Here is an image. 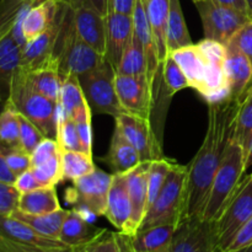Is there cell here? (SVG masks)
<instances>
[{"mask_svg":"<svg viewBox=\"0 0 252 252\" xmlns=\"http://www.w3.org/2000/svg\"><path fill=\"white\" fill-rule=\"evenodd\" d=\"M240 101L223 97L208 102V128L203 143L187 165V186L184 220L201 218L212 182L233 140Z\"/></svg>","mask_w":252,"mask_h":252,"instance_id":"obj_1","label":"cell"},{"mask_svg":"<svg viewBox=\"0 0 252 252\" xmlns=\"http://www.w3.org/2000/svg\"><path fill=\"white\" fill-rule=\"evenodd\" d=\"M170 54L184 70L189 88L201 94L207 102L228 97L224 44L204 38Z\"/></svg>","mask_w":252,"mask_h":252,"instance_id":"obj_2","label":"cell"},{"mask_svg":"<svg viewBox=\"0 0 252 252\" xmlns=\"http://www.w3.org/2000/svg\"><path fill=\"white\" fill-rule=\"evenodd\" d=\"M58 6L59 32L52 57V66L57 69L63 80L69 75L79 78L100 65L106 58L76 33L73 24V10L59 2Z\"/></svg>","mask_w":252,"mask_h":252,"instance_id":"obj_3","label":"cell"},{"mask_svg":"<svg viewBox=\"0 0 252 252\" xmlns=\"http://www.w3.org/2000/svg\"><path fill=\"white\" fill-rule=\"evenodd\" d=\"M244 174L245 153L243 148L233 139L212 182L208 199L202 212V219L216 223L220 218L225 207L239 189Z\"/></svg>","mask_w":252,"mask_h":252,"instance_id":"obj_4","label":"cell"},{"mask_svg":"<svg viewBox=\"0 0 252 252\" xmlns=\"http://www.w3.org/2000/svg\"><path fill=\"white\" fill-rule=\"evenodd\" d=\"M7 101L17 112L29 118L44 137L56 139L58 105L33 90L20 68L12 78Z\"/></svg>","mask_w":252,"mask_h":252,"instance_id":"obj_5","label":"cell"},{"mask_svg":"<svg viewBox=\"0 0 252 252\" xmlns=\"http://www.w3.org/2000/svg\"><path fill=\"white\" fill-rule=\"evenodd\" d=\"M187 186V165L175 164L159 196L149 206L139 230L171 225L175 229L184 220Z\"/></svg>","mask_w":252,"mask_h":252,"instance_id":"obj_6","label":"cell"},{"mask_svg":"<svg viewBox=\"0 0 252 252\" xmlns=\"http://www.w3.org/2000/svg\"><path fill=\"white\" fill-rule=\"evenodd\" d=\"M115 78L116 69L107 59L95 69L79 76L81 89L93 113L116 118L125 112L118 100Z\"/></svg>","mask_w":252,"mask_h":252,"instance_id":"obj_7","label":"cell"},{"mask_svg":"<svg viewBox=\"0 0 252 252\" xmlns=\"http://www.w3.org/2000/svg\"><path fill=\"white\" fill-rule=\"evenodd\" d=\"M112 175L95 169L91 174L74 180L73 186L65 193V201L74 209L93 217H105L107 208V194Z\"/></svg>","mask_w":252,"mask_h":252,"instance_id":"obj_8","label":"cell"},{"mask_svg":"<svg viewBox=\"0 0 252 252\" xmlns=\"http://www.w3.org/2000/svg\"><path fill=\"white\" fill-rule=\"evenodd\" d=\"M201 16L204 38L219 43H229L234 34L251 21V17L245 12L230 7L221 6L213 0H201L194 2Z\"/></svg>","mask_w":252,"mask_h":252,"instance_id":"obj_9","label":"cell"},{"mask_svg":"<svg viewBox=\"0 0 252 252\" xmlns=\"http://www.w3.org/2000/svg\"><path fill=\"white\" fill-rule=\"evenodd\" d=\"M252 217V177L241 181L239 189L216 221L218 249L226 252L241 226Z\"/></svg>","mask_w":252,"mask_h":252,"instance_id":"obj_10","label":"cell"},{"mask_svg":"<svg viewBox=\"0 0 252 252\" xmlns=\"http://www.w3.org/2000/svg\"><path fill=\"white\" fill-rule=\"evenodd\" d=\"M171 252H220L216 223L198 217L182 220L174 231Z\"/></svg>","mask_w":252,"mask_h":252,"instance_id":"obj_11","label":"cell"},{"mask_svg":"<svg viewBox=\"0 0 252 252\" xmlns=\"http://www.w3.org/2000/svg\"><path fill=\"white\" fill-rule=\"evenodd\" d=\"M115 120L116 128L137 149L142 162L164 158L161 154V143L158 140L150 120L127 112L121 113Z\"/></svg>","mask_w":252,"mask_h":252,"instance_id":"obj_12","label":"cell"},{"mask_svg":"<svg viewBox=\"0 0 252 252\" xmlns=\"http://www.w3.org/2000/svg\"><path fill=\"white\" fill-rule=\"evenodd\" d=\"M115 86L125 112L150 120L154 108V95L147 76L116 74Z\"/></svg>","mask_w":252,"mask_h":252,"instance_id":"obj_13","label":"cell"},{"mask_svg":"<svg viewBox=\"0 0 252 252\" xmlns=\"http://www.w3.org/2000/svg\"><path fill=\"white\" fill-rule=\"evenodd\" d=\"M57 12V0H44L38 4H34L32 0H26V5L14 27V34L19 43L24 46L27 41L46 32L56 21Z\"/></svg>","mask_w":252,"mask_h":252,"instance_id":"obj_14","label":"cell"},{"mask_svg":"<svg viewBox=\"0 0 252 252\" xmlns=\"http://www.w3.org/2000/svg\"><path fill=\"white\" fill-rule=\"evenodd\" d=\"M58 32L59 6L53 25L46 32L31 41H27L21 47V58H20L19 68L24 71H33L37 69L46 68V66H52V57H53Z\"/></svg>","mask_w":252,"mask_h":252,"instance_id":"obj_15","label":"cell"},{"mask_svg":"<svg viewBox=\"0 0 252 252\" xmlns=\"http://www.w3.org/2000/svg\"><path fill=\"white\" fill-rule=\"evenodd\" d=\"M134 27L130 15L120 14L108 10L106 15V54L105 58L118 68L126 48L132 39Z\"/></svg>","mask_w":252,"mask_h":252,"instance_id":"obj_16","label":"cell"},{"mask_svg":"<svg viewBox=\"0 0 252 252\" xmlns=\"http://www.w3.org/2000/svg\"><path fill=\"white\" fill-rule=\"evenodd\" d=\"M150 161L140 162L134 169L126 172L128 193L132 204L129 230L127 235L134 236L139 231L142 221L148 209V174Z\"/></svg>","mask_w":252,"mask_h":252,"instance_id":"obj_17","label":"cell"},{"mask_svg":"<svg viewBox=\"0 0 252 252\" xmlns=\"http://www.w3.org/2000/svg\"><path fill=\"white\" fill-rule=\"evenodd\" d=\"M105 217L120 233L128 234L132 217V204L125 174L112 175Z\"/></svg>","mask_w":252,"mask_h":252,"instance_id":"obj_18","label":"cell"},{"mask_svg":"<svg viewBox=\"0 0 252 252\" xmlns=\"http://www.w3.org/2000/svg\"><path fill=\"white\" fill-rule=\"evenodd\" d=\"M225 48L228 97L241 101L248 89L252 85V64L248 57L233 44L228 43Z\"/></svg>","mask_w":252,"mask_h":252,"instance_id":"obj_19","label":"cell"},{"mask_svg":"<svg viewBox=\"0 0 252 252\" xmlns=\"http://www.w3.org/2000/svg\"><path fill=\"white\" fill-rule=\"evenodd\" d=\"M73 24L79 37L105 57L106 16L90 7H81L73 10Z\"/></svg>","mask_w":252,"mask_h":252,"instance_id":"obj_20","label":"cell"},{"mask_svg":"<svg viewBox=\"0 0 252 252\" xmlns=\"http://www.w3.org/2000/svg\"><path fill=\"white\" fill-rule=\"evenodd\" d=\"M107 229L97 228L89 219L76 209L68 211L63 226H62L59 240L68 248H78L86 245L100 238Z\"/></svg>","mask_w":252,"mask_h":252,"instance_id":"obj_21","label":"cell"},{"mask_svg":"<svg viewBox=\"0 0 252 252\" xmlns=\"http://www.w3.org/2000/svg\"><path fill=\"white\" fill-rule=\"evenodd\" d=\"M0 233L19 243L43 249H66L68 246L58 239L41 235L26 223L12 216H0Z\"/></svg>","mask_w":252,"mask_h":252,"instance_id":"obj_22","label":"cell"},{"mask_svg":"<svg viewBox=\"0 0 252 252\" xmlns=\"http://www.w3.org/2000/svg\"><path fill=\"white\" fill-rule=\"evenodd\" d=\"M174 231L171 225L139 230L128 239V252H171Z\"/></svg>","mask_w":252,"mask_h":252,"instance_id":"obj_23","label":"cell"},{"mask_svg":"<svg viewBox=\"0 0 252 252\" xmlns=\"http://www.w3.org/2000/svg\"><path fill=\"white\" fill-rule=\"evenodd\" d=\"M107 161L113 174H126L142 162L137 149L123 137L122 133L116 127L111 139Z\"/></svg>","mask_w":252,"mask_h":252,"instance_id":"obj_24","label":"cell"},{"mask_svg":"<svg viewBox=\"0 0 252 252\" xmlns=\"http://www.w3.org/2000/svg\"><path fill=\"white\" fill-rule=\"evenodd\" d=\"M21 47L14 30L0 39V91L7 97L14 74L20 65Z\"/></svg>","mask_w":252,"mask_h":252,"instance_id":"obj_25","label":"cell"},{"mask_svg":"<svg viewBox=\"0 0 252 252\" xmlns=\"http://www.w3.org/2000/svg\"><path fill=\"white\" fill-rule=\"evenodd\" d=\"M90 110L78 76L69 75L63 80L58 102V116L75 121L79 116Z\"/></svg>","mask_w":252,"mask_h":252,"instance_id":"obj_26","label":"cell"},{"mask_svg":"<svg viewBox=\"0 0 252 252\" xmlns=\"http://www.w3.org/2000/svg\"><path fill=\"white\" fill-rule=\"evenodd\" d=\"M61 209L56 187H39L20 194L17 211L32 216H42Z\"/></svg>","mask_w":252,"mask_h":252,"instance_id":"obj_27","label":"cell"},{"mask_svg":"<svg viewBox=\"0 0 252 252\" xmlns=\"http://www.w3.org/2000/svg\"><path fill=\"white\" fill-rule=\"evenodd\" d=\"M149 17L150 26L157 42L158 53L160 63L165 61L167 56L166 49V24L169 17L170 0H143Z\"/></svg>","mask_w":252,"mask_h":252,"instance_id":"obj_28","label":"cell"},{"mask_svg":"<svg viewBox=\"0 0 252 252\" xmlns=\"http://www.w3.org/2000/svg\"><path fill=\"white\" fill-rule=\"evenodd\" d=\"M191 36L185 21L180 0H170L169 17L166 24L167 54L192 44Z\"/></svg>","mask_w":252,"mask_h":252,"instance_id":"obj_29","label":"cell"},{"mask_svg":"<svg viewBox=\"0 0 252 252\" xmlns=\"http://www.w3.org/2000/svg\"><path fill=\"white\" fill-rule=\"evenodd\" d=\"M25 74H26L27 81L33 90L58 105L63 79L59 75L57 69L46 66V68L37 69L33 71H25Z\"/></svg>","mask_w":252,"mask_h":252,"instance_id":"obj_30","label":"cell"},{"mask_svg":"<svg viewBox=\"0 0 252 252\" xmlns=\"http://www.w3.org/2000/svg\"><path fill=\"white\" fill-rule=\"evenodd\" d=\"M66 214H68V211L62 208L52 213L42 214V216H32V214L22 213L16 209L11 216L26 223L41 235L59 240V234H61Z\"/></svg>","mask_w":252,"mask_h":252,"instance_id":"obj_31","label":"cell"},{"mask_svg":"<svg viewBox=\"0 0 252 252\" xmlns=\"http://www.w3.org/2000/svg\"><path fill=\"white\" fill-rule=\"evenodd\" d=\"M233 139L243 148L246 158L252 144V85L239 105Z\"/></svg>","mask_w":252,"mask_h":252,"instance_id":"obj_32","label":"cell"},{"mask_svg":"<svg viewBox=\"0 0 252 252\" xmlns=\"http://www.w3.org/2000/svg\"><path fill=\"white\" fill-rule=\"evenodd\" d=\"M116 74L133 76H147V59L139 38L133 32L132 39L123 53Z\"/></svg>","mask_w":252,"mask_h":252,"instance_id":"obj_33","label":"cell"},{"mask_svg":"<svg viewBox=\"0 0 252 252\" xmlns=\"http://www.w3.org/2000/svg\"><path fill=\"white\" fill-rule=\"evenodd\" d=\"M62 167H63V180H70V181L86 176L96 169L93 161V155L81 150L62 152Z\"/></svg>","mask_w":252,"mask_h":252,"instance_id":"obj_34","label":"cell"},{"mask_svg":"<svg viewBox=\"0 0 252 252\" xmlns=\"http://www.w3.org/2000/svg\"><path fill=\"white\" fill-rule=\"evenodd\" d=\"M128 239L127 234L106 230L96 240L71 249L73 252H128Z\"/></svg>","mask_w":252,"mask_h":252,"instance_id":"obj_35","label":"cell"},{"mask_svg":"<svg viewBox=\"0 0 252 252\" xmlns=\"http://www.w3.org/2000/svg\"><path fill=\"white\" fill-rule=\"evenodd\" d=\"M161 79L164 83L165 94L169 98H171L179 91L189 88L184 70L170 53L161 64Z\"/></svg>","mask_w":252,"mask_h":252,"instance_id":"obj_36","label":"cell"},{"mask_svg":"<svg viewBox=\"0 0 252 252\" xmlns=\"http://www.w3.org/2000/svg\"><path fill=\"white\" fill-rule=\"evenodd\" d=\"M176 161L161 158L150 161L149 174H148V208L157 199L160 191L164 187L165 181ZM148 211V209H147Z\"/></svg>","mask_w":252,"mask_h":252,"instance_id":"obj_37","label":"cell"},{"mask_svg":"<svg viewBox=\"0 0 252 252\" xmlns=\"http://www.w3.org/2000/svg\"><path fill=\"white\" fill-rule=\"evenodd\" d=\"M0 144L20 148L19 112L10 105L9 101L0 113Z\"/></svg>","mask_w":252,"mask_h":252,"instance_id":"obj_38","label":"cell"},{"mask_svg":"<svg viewBox=\"0 0 252 252\" xmlns=\"http://www.w3.org/2000/svg\"><path fill=\"white\" fill-rule=\"evenodd\" d=\"M34 177L41 187H56L63 181V167H62V152L54 155L47 161L31 167Z\"/></svg>","mask_w":252,"mask_h":252,"instance_id":"obj_39","label":"cell"},{"mask_svg":"<svg viewBox=\"0 0 252 252\" xmlns=\"http://www.w3.org/2000/svg\"><path fill=\"white\" fill-rule=\"evenodd\" d=\"M56 140L62 152H66V150H75V152L81 150L83 152L76 125L71 118L58 116Z\"/></svg>","mask_w":252,"mask_h":252,"instance_id":"obj_40","label":"cell"},{"mask_svg":"<svg viewBox=\"0 0 252 252\" xmlns=\"http://www.w3.org/2000/svg\"><path fill=\"white\" fill-rule=\"evenodd\" d=\"M26 0H0V39L14 30Z\"/></svg>","mask_w":252,"mask_h":252,"instance_id":"obj_41","label":"cell"},{"mask_svg":"<svg viewBox=\"0 0 252 252\" xmlns=\"http://www.w3.org/2000/svg\"><path fill=\"white\" fill-rule=\"evenodd\" d=\"M0 150L4 155L7 167L14 174L15 177H17L22 172L27 171L32 167L31 155L25 152V150H22L21 148L5 147V145L0 144Z\"/></svg>","mask_w":252,"mask_h":252,"instance_id":"obj_42","label":"cell"},{"mask_svg":"<svg viewBox=\"0 0 252 252\" xmlns=\"http://www.w3.org/2000/svg\"><path fill=\"white\" fill-rule=\"evenodd\" d=\"M19 121H20V148L29 153L30 155L32 154L37 145L44 139V134L29 120L25 117L24 115L19 113Z\"/></svg>","mask_w":252,"mask_h":252,"instance_id":"obj_43","label":"cell"},{"mask_svg":"<svg viewBox=\"0 0 252 252\" xmlns=\"http://www.w3.org/2000/svg\"><path fill=\"white\" fill-rule=\"evenodd\" d=\"M20 194L14 185L0 181V216H11L16 211Z\"/></svg>","mask_w":252,"mask_h":252,"instance_id":"obj_44","label":"cell"},{"mask_svg":"<svg viewBox=\"0 0 252 252\" xmlns=\"http://www.w3.org/2000/svg\"><path fill=\"white\" fill-rule=\"evenodd\" d=\"M91 110L79 116L74 122L76 125L79 138H80L83 152L93 155V128H91Z\"/></svg>","mask_w":252,"mask_h":252,"instance_id":"obj_45","label":"cell"},{"mask_svg":"<svg viewBox=\"0 0 252 252\" xmlns=\"http://www.w3.org/2000/svg\"><path fill=\"white\" fill-rule=\"evenodd\" d=\"M0 252H73V249H43L19 243L0 233Z\"/></svg>","mask_w":252,"mask_h":252,"instance_id":"obj_46","label":"cell"},{"mask_svg":"<svg viewBox=\"0 0 252 252\" xmlns=\"http://www.w3.org/2000/svg\"><path fill=\"white\" fill-rule=\"evenodd\" d=\"M61 152L62 150L61 148H59L58 143H57L56 139H52V138H44V139L37 145L36 149L32 152L31 154L32 166H37V165L47 161V160L53 158L54 155H57Z\"/></svg>","mask_w":252,"mask_h":252,"instance_id":"obj_47","label":"cell"},{"mask_svg":"<svg viewBox=\"0 0 252 252\" xmlns=\"http://www.w3.org/2000/svg\"><path fill=\"white\" fill-rule=\"evenodd\" d=\"M229 43L243 52L252 64V20L234 34Z\"/></svg>","mask_w":252,"mask_h":252,"instance_id":"obj_48","label":"cell"},{"mask_svg":"<svg viewBox=\"0 0 252 252\" xmlns=\"http://www.w3.org/2000/svg\"><path fill=\"white\" fill-rule=\"evenodd\" d=\"M59 4H63L70 9H81V7H90L96 10L101 15L106 16L111 7L112 0H57Z\"/></svg>","mask_w":252,"mask_h":252,"instance_id":"obj_49","label":"cell"},{"mask_svg":"<svg viewBox=\"0 0 252 252\" xmlns=\"http://www.w3.org/2000/svg\"><path fill=\"white\" fill-rule=\"evenodd\" d=\"M249 245H252V217L241 226L226 252L239 250Z\"/></svg>","mask_w":252,"mask_h":252,"instance_id":"obj_50","label":"cell"},{"mask_svg":"<svg viewBox=\"0 0 252 252\" xmlns=\"http://www.w3.org/2000/svg\"><path fill=\"white\" fill-rule=\"evenodd\" d=\"M14 186L16 187L17 191H19L20 193H26V192L33 191V189L41 187L38 182H37L36 177H34L32 169H29L27 171L19 175V176L16 177V180H15Z\"/></svg>","mask_w":252,"mask_h":252,"instance_id":"obj_51","label":"cell"},{"mask_svg":"<svg viewBox=\"0 0 252 252\" xmlns=\"http://www.w3.org/2000/svg\"><path fill=\"white\" fill-rule=\"evenodd\" d=\"M135 1L137 0H112L110 9L116 12H120V14L130 15L132 16L133 10H134L135 6Z\"/></svg>","mask_w":252,"mask_h":252,"instance_id":"obj_52","label":"cell"},{"mask_svg":"<svg viewBox=\"0 0 252 252\" xmlns=\"http://www.w3.org/2000/svg\"><path fill=\"white\" fill-rule=\"evenodd\" d=\"M217 4L221 5V6L230 7V9L239 10L241 12H245L249 15V7L246 0H213ZM250 16V15H249Z\"/></svg>","mask_w":252,"mask_h":252,"instance_id":"obj_53","label":"cell"},{"mask_svg":"<svg viewBox=\"0 0 252 252\" xmlns=\"http://www.w3.org/2000/svg\"><path fill=\"white\" fill-rule=\"evenodd\" d=\"M15 180H16V177L14 176V174H12V172L10 171L9 167H7L6 161H5L4 159V155H2L1 150H0V181L14 185Z\"/></svg>","mask_w":252,"mask_h":252,"instance_id":"obj_54","label":"cell"},{"mask_svg":"<svg viewBox=\"0 0 252 252\" xmlns=\"http://www.w3.org/2000/svg\"><path fill=\"white\" fill-rule=\"evenodd\" d=\"M250 167H252V144H251L250 150H249L248 155H246L245 158V171L250 169Z\"/></svg>","mask_w":252,"mask_h":252,"instance_id":"obj_55","label":"cell"},{"mask_svg":"<svg viewBox=\"0 0 252 252\" xmlns=\"http://www.w3.org/2000/svg\"><path fill=\"white\" fill-rule=\"evenodd\" d=\"M6 102H7V96L0 91V113L2 112V110H4L5 106H6Z\"/></svg>","mask_w":252,"mask_h":252,"instance_id":"obj_56","label":"cell"},{"mask_svg":"<svg viewBox=\"0 0 252 252\" xmlns=\"http://www.w3.org/2000/svg\"><path fill=\"white\" fill-rule=\"evenodd\" d=\"M229 252H252V245L245 246V248L239 249V250H235V251H229Z\"/></svg>","mask_w":252,"mask_h":252,"instance_id":"obj_57","label":"cell"},{"mask_svg":"<svg viewBox=\"0 0 252 252\" xmlns=\"http://www.w3.org/2000/svg\"><path fill=\"white\" fill-rule=\"evenodd\" d=\"M248 2V7H249V15H250L251 20H252V0H246Z\"/></svg>","mask_w":252,"mask_h":252,"instance_id":"obj_58","label":"cell"},{"mask_svg":"<svg viewBox=\"0 0 252 252\" xmlns=\"http://www.w3.org/2000/svg\"><path fill=\"white\" fill-rule=\"evenodd\" d=\"M192 1H193V2H196V1H201V0H192Z\"/></svg>","mask_w":252,"mask_h":252,"instance_id":"obj_59","label":"cell"},{"mask_svg":"<svg viewBox=\"0 0 252 252\" xmlns=\"http://www.w3.org/2000/svg\"><path fill=\"white\" fill-rule=\"evenodd\" d=\"M251 177H252V174H251Z\"/></svg>","mask_w":252,"mask_h":252,"instance_id":"obj_60","label":"cell"}]
</instances>
